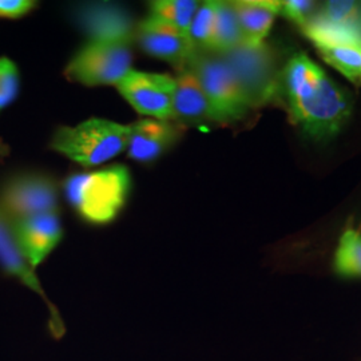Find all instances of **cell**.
I'll return each mask as SVG.
<instances>
[{
    "label": "cell",
    "mask_w": 361,
    "mask_h": 361,
    "mask_svg": "<svg viewBox=\"0 0 361 361\" xmlns=\"http://www.w3.org/2000/svg\"><path fill=\"white\" fill-rule=\"evenodd\" d=\"M91 39H135V28L129 16L111 7L90 8L82 18Z\"/></svg>",
    "instance_id": "15"
},
{
    "label": "cell",
    "mask_w": 361,
    "mask_h": 361,
    "mask_svg": "<svg viewBox=\"0 0 361 361\" xmlns=\"http://www.w3.org/2000/svg\"><path fill=\"white\" fill-rule=\"evenodd\" d=\"M135 39L147 55L168 62L178 71L189 65L197 51L189 35L153 16L137 25Z\"/></svg>",
    "instance_id": "9"
},
{
    "label": "cell",
    "mask_w": 361,
    "mask_h": 361,
    "mask_svg": "<svg viewBox=\"0 0 361 361\" xmlns=\"http://www.w3.org/2000/svg\"><path fill=\"white\" fill-rule=\"evenodd\" d=\"M185 130L186 126L176 121L140 119L130 125L128 157L141 164L153 162L180 140Z\"/></svg>",
    "instance_id": "11"
},
{
    "label": "cell",
    "mask_w": 361,
    "mask_h": 361,
    "mask_svg": "<svg viewBox=\"0 0 361 361\" xmlns=\"http://www.w3.org/2000/svg\"><path fill=\"white\" fill-rule=\"evenodd\" d=\"M243 32L232 1H217L212 52L231 51L243 44Z\"/></svg>",
    "instance_id": "16"
},
{
    "label": "cell",
    "mask_w": 361,
    "mask_h": 361,
    "mask_svg": "<svg viewBox=\"0 0 361 361\" xmlns=\"http://www.w3.org/2000/svg\"><path fill=\"white\" fill-rule=\"evenodd\" d=\"M34 0H0V19H19L37 7Z\"/></svg>",
    "instance_id": "24"
},
{
    "label": "cell",
    "mask_w": 361,
    "mask_h": 361,
    "mask_svg": "<svg viewBox=\"0 0 361 361\" xmlns=\"http://www.w3.org/2000/svg\"><path fill=\"white\" fill-rule=\"evenodd\" d=\"M243 32V44L256 47L264 44L276 16L281 11V1L238 0L232 1Z\"/></svg>",
    "instance_id": "13"
},
{
    "label": "cell",
    "mask_w": 361,
    "mask_h": 361,
    "mask_svg": "<svg viewBox=\"0 0 361 361\" xmlns=\"http://www.w3.org/2000/svg\"><path fill=\"white\" fill-rule=\"evenodd\" d=\"M133 40L91 39L70 59L66 77L87 87L116 86L131 71Z\"/></svg>",
    "instance_id": "4"
},
{
    "label": "cell",
    "mask_w": 361,
    "mask_h": 361,
    "mask_svg": "<svg viewBox=\"0 0 361 361\" xmlns=\"http://www.w3.org/2000/svg\"><path fill=\"white\" fill-rule=\"evenodd\" d=\"M217 1L210 0L200 4L194 15L192 26L189 30V38L192 40L195 50L210 51L216 25Z\"/></svg>",
    "instance_id": "20"
},
{
    "label": "cell",
    "mask_w": 361,
    "mask_h": 361,
    "mask_svg": "<svg viewBox=\"0 0 361 361\" xmlns=\"http://www.w3.org/2000/svg\"><path fill=\"white\" fill-rule=\"evenodd\" d=\"M360 16V4L348 0L328 1L324 6L322 22L337 27H350Z\"/></svg>",
    "instance_id": "21"
},
{
    "label": "cell",
    "mask_w": 361,
    "mask_h": 361,
    "mask_svg": "<svg viewBox=\"0 0 361 361\" xmlns=\"http://www.w3.org/2000/svg\"><path fill=\"white\" fill-rule=\"evenodd\" d=\"M317 50L326 63L350 82L361 85V46H326Z\"/></svg>",
    "instance_id": "19"
},
{
    "label": "cell",
    "mask_w": 361,
    "mask_h": 361,
    "mask_svg": "<svg viewBox=\"0 0 361 361\" xmlns=\"http://www.w3.org/2000/svg\"><path fill=\"white\" fill-rule=\"evenodd\" d=\"M131 189L129 169L122 165L77 173L67 177L63 193L78 214L95 225H104L118 217Z\"/></svg>",
    "instance_id": "2"
},
{
    "label": "cell",
    "mask_w": 361,
    "mask_h": 361,
    "mask_svg": "<svg viewBox=\"0 0 361 361\" xmlns=\"http://www.w3.org/2000/svg\"><path fill=\"white\" fill-rule=\"evenodd\" d=\"M130 125L91 118L55 131L50 147L83 168L102 166L128 150Z\"/></svg>",
    "instance_id": "3"
},
{
    "label": "cell",
    "mask_w": 361,
    "mask_h": 361,
    "mask_svg": "<svg viewBox=\"0 0 361 361\" xmlns=\"http://www.w3.org/2000/svg\"><path fill=\"white\" fill-rule=\"evenodd\" d=\"M219 55L232 70L252 109L273 99L280 77L269 47L265 44L256 47L241 44Z\"/></svg>",
    "instance_id": "6"
},
{
    "label": "cell",
    "mask_w": 361,
    "mask_h": 361,
    "mask_svg": "<svg viewBox=\"0 0 361 361\" xmlns=\"http://www.w3.org/2000/svg\"><path fill=\"white\" fill-rule=\"evenodd\" d=\"M11 225L16 243L34 271L50 256L63 234L58 212L34 216Z\"/></svg>",
    "instance_id": "10"
},
{
    "label": "cell",
    "mask_w": 361,
    "mask_h": 361,
    "mask_svg": "<svg viewBox=\"0 0 361 361\" xmlns=\"http://www.w3.org/2000/svg\"><path fill=\"white\" fill-rule=\"evenodd\" d=\"M334 269L341 277L361 279V232L348 229L343 233L334 258Z\"/></svg>",
    "instance_id": "18"
},
{
    "label": "cell",
    "mask_w": 361,
    "mask_h": 361,
    "mask_svg": "<svg viewBox=\"0 0 361 361\" xmlns=\"http://www.w3.org/2000/svg\"><path fill=\"white\" fill-rule=\"evenodd\" d=\"M186 67L197 75L205 91L214 122L240 121L252 110L232 70L219 54L197 50Z\"/></svg>",
    "instance_id": "5"
},
{
    "label": "cell",
    "mask_w": 361,
    "mask_h": 361,
    "mask_svg": "<svg viewBox=\"0 0 361 361\" xmlns=\"http://www.w3.org/2000/svg\"><path fill=\"white\" fill-rule=\"evenodd\" d=\"M174 79V121L183 126L214 122L205 91L193 71L185 67Z\"/></svg>",
    "instance_id": "12"
},
{
    "label": "cell",
    "mask_w": 361,
    "mask_h": 361,
    "mask_svg": "<svg viewBox=\"0 0 361 361\" xmlns=\"http://www.w3.org/2000/svg\"><path fill=\"white\" fill-rule=\"evenodd\" d=\"M6 152H7V146H6V143H3L0 141V158H1V157H4Z\"/></svg>",
    "instance_id": "25"
},
{
    "label": "cell",
    "mask_w": 361,
    "mask_h": 361,
    "mask_svg": "<svg viewBox=\"0 0 361 361\" xmlns=\"http://www.w3.org/2000/svg\"><path fill=\"white\" fill-rule=\"evenodd\" d=\"M20 77L18 66L7 56L0 58V111L13 104L18 97Z\"/></svg>",
    "instance_id": "22"
},
{
    "label": "cell",
    "mask_w": 361,
    "mask_h": 361,
    "mask_svg": "<svg viewBox=\"0 0 361 361\" xmlns=\"http://www.w3.org/2000/svg\"><path fill=\"white\" fill-rule=\"evenodd\" d=\"M116 87L126 102L145 118L174 121V77L133 68Z\"/></svg>",
    "instance_id": "8"
},
{
    "label": "cell",
    "mask_w": 361,
    "mask_h": 361,
    "mask_svg": "<svg viewBox=\"0 0 361 361\" xmlns=\"http://www.w3.org/2000/svg\"><path fill=\"white\" fill-rule=\"evenodd\" d=\"M200 4L201 3L195 0H157L150 3L149 16L159 19L189 35L194 15Z\"/></svg>",
    "instance_id": "17"
},
{
    "label": "cell",
    "mask_w": 361,
    "mask_h": 361,
    "mask_svg": "<svg viewBox=\"0 0 361 361\" xmlns=\"http://www.w3.org/2000/svg\"><path fill=\"white\" fill-rule=\"evenodd\" d=\"M281 80L290 116L316 140L336 135L350 114V99L305 54H297L285 67Z\"/></svg>",
    "instance_id": "1"
},
{
    "label": "cell",
    "mask_w": 361,
    "mask_h": 361,
    "mask_svg": "<svg viewBox=\"0 0 361 361\" xmlns=\"http://www.w3.org/2000/svg\"><path fill=\"white\" fill-rule=\"evenodd\" d=\"M313 6H314L313 1H307V0H286V1H281L280 13H283L288 19H290L292 22H295L302 28L308 25L310 13Z\"/></svg>",
    "instance_id": "23"
},
{
    "label": "cell",
    "mask_w": 361,
    "mask_h": 361,
    "mask_svg": "<svg viewBox=\"0 0 361 361\" xmlns=\"http://www.w3.org/2000/svg\"><path fill=\"white\" fill-rule=\"evenodd\" d=\"M0 267L1 269L18 279L28 289L46 300V293L40 285L35 271L30 267L16 243L13 225L0 213Z\"/></svg>",
    "instance_id": "14"
},
{
    "label": "cell",
    "mask_w": 361,
    "mask_h": 361,
    "mask_svg": "<svg viewBox=\"0 0 361 361\" xmlns=\"http://www.w3.org/2000/svg\"><path fill=\"white\" fill-rule=\"evenodd\" d=\"M58 185L47 176H18L8 180L0 190V213L11 224L58 212Z\"/></svg>",
    "instance_id": "7"
}]
</instances>
